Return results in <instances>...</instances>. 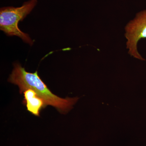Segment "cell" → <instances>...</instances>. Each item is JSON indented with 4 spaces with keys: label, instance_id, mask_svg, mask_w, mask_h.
<instances>
[{
    "label": "cell",
    "instance_id": "cell-4",
    "mask_svg": "<svg viewBox=\"0 0 146 146\" xmlns=\"http://www.w3.org/2000/svg\"><path fill=\"white\" fill-rule=\"evenodd\" d=\"M23 93L24 102L28 111L35 116H39L40 110L46 106L44 100L31 89H27Z\"/></svg>",
    "mask_w": 146,
    "mask_h": 146
},
{
    "label": "cell",
    "instance_id": "cell-3",
    "mask_svg": "<svg viewBox=\"0 0 146 146\" xmlns=\"http://www.w3.org/2000/svg\"><path fill=\"white\" fill-rule=\"evenodd\" d=\"M125 30L129 53L139 60H145L138 53L137 45L140 39L146 38V9L137 13L135 18L127 24Z\"/></svg>",
    "mask_w": 146,
    "mask_h": 146
},
{
    "label": "cell",
    "instance_id": "cell-1",
    "mask_svg": "<svg viewBox=\"0 0 146 146\" xmlns=\"http://www.w3.org/2000/svg\"><path fill=\"white\" fill-rule=\"evenodd\" d=\"M8 81L18 85L21 94L28 89L33 90L44 100L46 106H52L61 113L68 112L78 99V98H62L56 96L39 77L37 71L33 73L28 72L19 63H14Z\"/></svg>",
    "mask_w": 146,
    "mask_h": 146
},
{
    "label": "cell",
    "instance_id": "cell-2",
    "mask_svg": "<svg viewBox=\"0 0 146 146\" xmlns=\"http://www.w3.org/2000/svg\"><path fill=\"white\" fill-rule=\"evenodd\" d=\"M37 0H30L20 7H7L0 10V29L8 36H19L23 41L32 45L33 42L28 34L21 31L18 23L30 13L37 3Z\"/></svg>",
    "mask_w": 146,
    "mask_h": 146
}]
</instances>
